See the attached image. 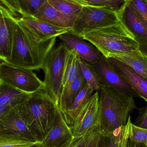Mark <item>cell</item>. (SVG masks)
Returning a JSON list of instances; mask_svg holds the SVG:
<instances>
[{"label": "cell", "instance_id": "1f68e13d", "mask_svg": "<svg viewBox=\"0 0 147 147\" xmlns=\"http://www.w3.org/2000/svg\"><path fill=\"white\" fill-rule=\"evenodd\" d=\"M101 136L99 128L91 131L85 147H99Z\"/></svg>", "mask_w": 147, "mask_h": 147}, {"label": "cell", "instance_id": "603a6c76", "mask_svg": "<svg viewBox=\"0 0 147 147\" xmlns=\"http://www.w3.org/2000/svg\"><path fill=\"white\" fill-rule=\"evenodd\" d=\"M29 94L1 81L0 84V105H9L15 108L23 102Z\"/></svg>", "mask_w": 147, "mask_h": 147}, {"label": "cell", "instance_id": "cb8c5ba5", "mask_svg": "<svg viewBox=\"0 0 147 147\" xmlns=\"http://www.w3.org/2000/svg\"><path fill=\"white\" fill-rule=\"evenodd\" d=\"M108 58L116 59L131 67L147 80V56L141 54H113Z\"/></svg>", "mask_w": 147, "mask_h": 147}, {"label": "cell", "instance_id": "8d00e7d4", "mask_svg": "<svg viewBox=\"0 0 147 147\" xmlns=\"http://www.w3.org/2000/svg\"><path fill=\"white\" fill-rule=\"evenodd\" d=\"M40 145H41V143L40 142H38V143H36V144L33 145V146L28 147H40Z\"/></svg>", "mask_w": 147, "mask_h": 147}, {"label": "cell", "instance_id": "f1b7e54d", "mask_svg": "<svg viewBox=\"0 0 147 147\" xmlns=\"http://www.w3.org/2000/svg\"><path fill=\"white\" fill-rule=\"evenodd\" d=\"M129 141L136 143L147 144V129L136 126L131 123L129 133Z\"/></svg>", "mask_w": 147, "mask_h": 147}, {"label": "cell", "instance_id": "52a82bcc", "mask_svg": "<svg viewBox=\"0 0 147 147\" xmlns=\"http://www.w3.org/2000/svg\"><path fill=\"white\" fill-rule=\"evenodd\" d=\"M0 80L28 93L45 88L44 82L32 70L20 68L0 60Z\"/></svg>", "mask_w": 147, "mask_h": 147}, {"label": "cell", "instance_id": "9c48e42d", "mask_svg": "<svg viewBox=\"0 0 147 147\" xmlns=\"http://www.w3.org/2000/svg\"><path fill=\"white\" fill-rule=\"evenodd\" d=\"M92 65L99 76L101 86L118 89L134 98L139 97L132 87L113 69L107 58L102 55L100 59Z\"/></svg>", "mask_w": 147, "mask_h": 147}, {"label": "cell", "instance_id": "6da1fadb", "mask_svg": "<svg viewBox=\"0 0 147 147\" xmlns=\"http://www.w3.org/2000/svg\"><path fill=\"white\" fill-rule=\"evenodd\" d=\"M57 37L40 39L31 33L20 22L14 20L13 39L10 59L6 63L20 68L38 70L55 45Z\"/></svg>", "mask_w": 147, "mask_h": 147}, {"label": "cell", "instance_id": "30bf717a", "mask_svg": "<svg viewBox=\"0 0 147 147\" xmlns=\"http://www.w3.org/2000/svg\"><path fill=\"white\" fill-rule=\"evenodd\" d=\"M47 0H0V9L14 20L34 17Z\"/></svg>", "mask_w": 147, "mask_h": 147}, {"label": "cell", "instance_id": "4316f807", "mask_svg": "<svg viewBox=\"0 0 147 147\" xmlns=\"http://www.w3.org/2000/svg\"><path fill=\"white\" fill-rule=\"evenodd\" d=\"M47 2L62 13L77 16L83 7L69 0H47Z\"/></svg>", "mask_w": 147, "mask_h": 147}, {"label": "cell", "instance_id": "484cf974", "mask_svg": "<svg viewBox=\"0 0 147 147\" xmlns=\"http://www.w3.org/2000/svg\"><path fill=\"white\" fill-rule=\"evenodd\" d=\"M80 66L81 72L87 84L94 91H98L101 87L100 78L94 66L81 59Z\"/></svg>", "mask_w": 147, "mask_h": 147}, {"label": "cell", "instance_id": "e0dca14e", "mask_svg": "<svg viewBox=\"0 0 147 147\" xmlns=\"http://www.w3.org/2000/svg\"><path fill=\"white\" fill-rule=\"evenodd\" d=\"M34 17L54 26L72 28L77 16L62 13L47 2Z\"/></svg>", "mask_w": 147, "mask_h": 147}, {"label": "cell", "instance_id": "277c9868", "mask_svg": "<svg viewBox=\"0 0 147 147\" xmlns=\"http://www.w3.org/2000/svg\"><path fill=\"white\" fill-rule=\"evenodd\" d=\"M101 133L110 132L124 126L136 107L134 97L121 91L101 85L98 91Z\"/></svg>", "mask_w": 147, "mask_h": 147}, {"label": "cell", "instance_id": "f35d334b", "mask_svg": "<svg viewBox=\"0 0 147 147\" xmlns=\"http://www.w3.org/2000/svg\"><path fill=\"white\" fill-rule=\"evenodd\" d=\"M129 147H138L137 145H134L132 146H130V145H129Z\"/></svg>", "mask_w": 147, "mask_h": 147}, {"label": "cell", "instance_id": "d6986e66", "mask_svg": "<svg viewBox=\"0 0 147 147\" xmlns=\"http://www.w3.org/2000/svg\"><path fill=\"white\" fill-rule=\"evenodd\" d=\"M131 117L124 126L110 132L101 133L99 147H129Z\"/></svg>", "mask_w": 147, "mask_h": 147}, {"label": "cell", "instance_id": "44dd1931", "mask_svg": "<svg viewBox=\"0 0 147 147\" xmlns=\"http://www.w3.org/2000/svg\"><path fill=\"white\" fill-rule=\"evenodd\" d=\"M94 92L86 83L82 90L77 95L68 111L62 115L70 127L72 126L79 113L93 95Z\"/></svg>", "mask_w": 147, "mask_h": 147}, {"label": "cell", "instance_id": "ba28073f", "mask_svg": "<svg viewBox=\"0 0 147 147\" xmlns=\"http://www.w3.org/2000/svg\"><path fill=\"white\" fill-rule=\"evenodd\" d=\"M99 93L96 91L82 108L71 126L74 137H81L92 130L99 128Z\"/></svg>", "mask_w": 147, "mask_h": 147}, {"label": "cell", "instance_id": "5b68a950", "mask_svg": "<svg viewBox=\"0 0 147 147\" xmlns=\"http://www.w3.org/2000/svg\"><path fill=\"white\" fill-rule=\"evenodd\" d=\"M69 49L63 42L54 45L48 53L41 69L45 74V90L57 106L62 92V82Z\"/></svg>", "mask_w": 147, "mask_h": 147}, {"label": "cell", "instance_id": "5bb4252c", "mask_svg": "<svg viewBox=\"0 0 147 147\" xmlns=\"http://www.w3.org/2000/svg\"><path fill=\"white\" fill-rule=\"evenodd\" d=\"M19 21L31 33L43 40L58 37L70 32L72 28L54 26L34 17H22Z\"/></svg>", "mask_w": 147, "mask_h": 147}, {"label": "cell", "instance_id": "e575fe53", "mask_svg": "<svg viewBox=\"0 0 147 147\" xmlns=\"http://www.w3.org/2000/svg\"><path fill=\"white\" fill-rule=\"evenodd\" d=\"M140 44V49L142 53L147 56V41L141 42Z\"/></svg>", "mask_w": 147, "mask_h": 147}, {"label": "cell", "instance_id": "4dcf8cb0", "mask_svg": "<svg viewBox=\"0 0 147 147\" xmlns=\"http://www.w3.org/2000/svg\"><path fill=\"white\" fill-rule=\"evenodd\" d=\"M91 131L81 137H74L71 140L57 147H85Z\"/></svg>", "mask_w": 147, "mask_h": 147}, {"label": "cell", "instance_id": "9a60e30c", "mask_svg": "<svg viewBox=\"0 0 147 147\" xmlns=\"http://www.w3.org/2000/svg\"><path fill=\"white\" fill-rule=\"evenodd\" d=\"M116 11L119 20L134 35L139 43L147 41V30L136 16L129 0H125Z\"/></svg>", "mask_w": 147, "mask_h": 147}, {"label": "cell", "instance_id": "3957f363", "mask_svg": "<svg viewBox=\"0 0 147 147\" xmlns=\"http://www.w3.org/2000/svg\"><path fill=\"white\" fill-rule=\"evenodd\" d=\"M81 38L94 46L106 58L113 54H141L134 35L119 21L83 34Z\"/></svg>", "mask_w": 147, "mask_h": 147}, {"label": "cell", "instance_id": "4fadbf2b", "mask_svg": "<svg viewBox=\"0 0 147 147\" xmlns=\"http://www.w3.org/2000/svg\"><path fill=\"white\" fill-rule=\"evenodd\" d=\"M74 138L71 127L63 117L57 106L55 120L52 127L41 142L42 147H57Z\"/></svg>", "mask_w": 147, "mask_h": 147}, {"label": "cell", "instance_id": "74e56055", "mask_svg": "<svg viewBox=\"0 0 147 147\" xmlns=\"http://www.w3.org/2000/svg\"><path fill=\"white\" fill-rule=\"evenodd\" d=\"M0 14H3L4 15H5L4 14V13H3V12L2 11V10H1V9H0Z\"/></svg>", "mask_w": 147, "mask_h": 147}, {"label": "cell", "instance_id": "b9f144b4", "mask_svg": "<svg viewBox=\"0 0 147 147\" xmlns=\"http://www.w3.org/2000/svg\"><path fill=\"white\" fill-rule=\"evenodd\" d=\"M146 147H147V144L146 146Z\"/></svg>", "mask_w": 147, "mask_h": 147}, {"label": "cell", "instance_id": "8992f818", "mask_svg": "<svg viewBox=\"0 0 147 147\" xmlns=\"http://www.w3.org/2000/svg\"><path fill=\"white\" fill-rule=\"evenodd\" d=\"M119 21L115 9L86 5L82 7L72 30L69 32L81 37L93 29L115 24Z\"/></svg>", "mask_w": 147, "mask_h": 147}, {"label": "cell", "instance_id": "ac0fdd59", "mask_svg": "<svg viewBox=\"0 0 147 147\" xmlns=\"http://www.w3.org/2000/svg\"><path fill=\"white\" fill-rule=\"evenodd\" d=\"M14 20L0 14V60L10 59L13 39Z\"/></svg>", "mask_w": 147, "mask_h": 147}, {"label": "cell", "instance_id": "d590c367", "mask_svg": "<svg viewBox=\"0 0 147 147\" xmlns=\"http://www.w3.org/2000/svg\"><path fill=\"white\" fill-rule=\"evenodd\" d=\"M69 1H71L79 5H80L81 6H86L87 5L83 0H69Z\"/></svg>", "mask_w": 147, "mask_h": 147}, {"label": "cell", "instance_id": "7402d4cb", "mask_svg": "<svg viewBox=\"0 0 147 147\" xmlns=\"http://www.w3.org/2000/svg\"><path fill=\"white\" fill-rule=\"evenodd\" d=\"M80 60L78 54L74 51L69 49L62 79L61 96L66 92L76 78L80 67Z\"/></svg>", "mask_w": 147, "mask_h": 147}, {"label": "cell", "instance_id": "d4e9b609", "mask_svg": "<svg viewBox=\"0 0 147 147\" xmlns=\"http://www.w3.org/2000/svg\"><path fill=\"white\" fill-rule=\"evenodd\" d=\"M36 143L0 128V147H28Z\"/></svg>", "mask_w": 147, "mask_h": 147}, {"label": "cell", "instance_id": "7bdbcfd3", "mask_svg": "<svg viewBox=\"0 0 147 147\" xmlns=\"http://www.w3.org/2000/svg\"></svg>", "mask_w": 147, "mask_h": 147}, {"label": "cell", "instance_id": "836d02e7", "mask_svg": "<svg viewBox=\"0 0 147 147\" xmlns=\"http://www.w3.org/2000/svg\"><path fill=\"white\" fill-rule=\"evenodd\" d=\"M13 108L9 105H0V123Z\"/></svg>", "mask_w": 147, "mask_h": 147}, {"label": "cell", "instance_id": "d6a6232c", "mask_svg": "<svg viewBox=\"0 0 147 147\" xmlns=\"http://www.w3.org/2000/svg\"><path fill=\"white\" fill-rule=\"evenodd\" d=\"M134 124L138 127L147 129V105L140 110Z\"/></svg>", "mask_w": 147, "mask_h": 147}, {"label": "cell", "instance_id": "83f0119b", "mask_svg": "<svg viewBox=\"0 0 147 147\" xmlns=\"http://www.w3.org/2000/svg\"><path fill=\"white\" fill-rule=\"evenodd\" d=\"M129 5L138 20L147 31V4L145 0H129Z\"/></svg>", "mask_w": 147, "mask_h": 147}, {"label": "cell", "instance_id": "ffe728a7", "mask_svg": "<svg viewBox=\"0 0 147 147\" xmlns=\"http://www.w3.org/2000/svg\"><path fill=\"white\" fill-rule=\"evenodd\" d=\"M86 83L80 67L76 78L69 88L60 96L59 104L57 107L62 115L68 111L77 95L82 90Z\"/></svg>", "mask_w": 147, "mask_h": 147}, {"label": "cell", "instance_id": "2e32d148", "mask_svg": "<svg viewBox=\"0 0 147 147\" xmlns=\"http://www.w3.org/2000/svg\"><path fill=\"white\" fill-rule=\"evenodd\" d=\"M0 128L17 135L30 142H39L22 120L16 108L12 109L2 120L0 123Z\"/></svg>", "mask_w": 147, "mask_h": 147}, {"label": "cell", "instance_id": "ab89813d", "mask_svg": "<svg viewBox=\"0 0 147 147\" xmlns=\"http://www.w3.org/2000/svg\"><path fill=\"white\" fill-rule=\"evenodd\" d=\"M145 1H146V3L147 4V0H145Z\"/></svg>", "mask_w": 147, "mask_h": 147}, {"label": "cell", "instance_id": "60d3db41", "mask_svg": "<svg viewBox=\"0 0 147 147\" xmlns=\"http://www.w3.org/2000/svg\"><path fill=\"white\" fill-rule=\"evenodd\" d=\"M1 80H0V84H1Z\"/></svg>", "mask_w": 147, "mask_h": 147}, {"label": "cell", "instance_id": "8fae6325", "mask_svg": "<svg viewBox=\"0 0 147 147\" xmlns=\"http://www.w3.org/2000/svg\"><path fill=\"white\" fill-rule=\"evenodd\" d=\"M58 38L70 50L74 51L81 60L88 63L94 65L102 56L93 45L81 37L68 32Z\"/></svg>", "mask_w": 147, "mask_h": 147}, {"label": "cell", "instance_id": "f546056e", "mask_svg": "<svg viewBox=\"0 0 147 147\" xmlns=\"http://www.w3.org/2000/svg\"><path fill=\"white\" fill-rule=\"evenodd\" d=\"M87 5L100 6L117 9L125 0H83Z\"/></svg>", "mask_w": 147, "mask_h": 147}, {"label": "cell", "instance_id": "7c38bea8", "mask_svg": "<svg viewBox=\"0 0 147 147\" xmlns=\"http://www.w3.org/2000/svg\"><path fill=\"white\" fill-rule=\"evenodd\" d=\"M113 69L147 103V80L124 63L113 58H107Z\"/></svg>", "mask_w": 147, "mask_h": 147}, {"label": "cell", "instance_id": "7a4b0ae2", "mask_svg": "<svg viewBox=\"0 0 147 147\" xmlns=\"http://www.w3.org/2000/svg\"><path fill=\"white\" fill-rule=\"evenodd\" d=\"M15 108L38 141L41 143L52 127L57 109L45 88L30 93L23 102Z\"/></svg>", "mask_w": 147, "mask_h": 147}]
</instances>
